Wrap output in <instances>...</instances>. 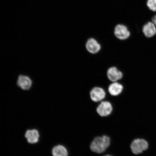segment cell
<instances>
[{"mask_svg": "<svg viewBox=\"0 0 156 156\" xmlns=\"http://www.w3.org/2000/svg\"><path fill=\"white\" fill-rule=\"evenodd\" d=\"M141 31L144 36L146 38H153L156 35V27L151 21H148L144 24Z\"/></svg>", "mask_w": 156, "mask_h": 156, "instance_id": "5", "label": "cell"}, {"mask_svg": "<svg viewBox=\"0 0 156 156\" xmlns=\"http://www.w3.org/2000/svg\"><path fill=\"white\" fill-rule=\"evenodd\" d=\"M151 21L154 24L156 27V13L152 17Z\"/></svg>", "mask_w": 156, "mask_h": 156, "instance_id": "13", "label": "cell"}, {"mask_svg": "<svg viewBox=\"0 0 156 156\" xmlns=\"http://www.w3.org/2000/svg\"><path fill=\"white\" fill-rule=\"evenodd\" d=\"M113 110L112 105L108 101H102L97 106L96 112L102 118H106L112 114Z\"/></svg>", "mask_w": 156, "mask_h": 156, "instance_id": "2", "label": "cell"}, {"mask_svg": "<svg viewBox=\"0 0 156 156\" xmlns=\"http://www.w3.org/2000/svg\"><path fill=\"white\" fill-rule=\"evenodd\" d=\"M25 136L29 143L34 144L38 141L40 134L36 129H29L25 133Z\"/></svg>", "mask_w": 156, "mask_h": 156, "instance_id": "9", "label": "cell"}, {"mask_svg": "<svg viewBox=\"0 0 156 156\" xmlns=\"http://www.w3.org/2000/svg\"><path fill=\"white\" fill-rule=\"evenodd\" d=\"M88 51L91 54H96L100 51L101 46L95 39L91 38L87 40L85 45Z\"/></svg>", "mask_w": 156, "mask_h": 156, "instance_id": "7", "label": "cell"}, {"mask_svg": "<svg viewBox=\"0 0 156 156\" xmlns=\"http://www.w3.org/2000/svg\"><path fill=\"white\" fill-rule=\"evenodd\" d=\"M111 144V138L108 136H98L91 142L90 148L93 153L104 155L110 147Z\"/></svg>", "mask_w": 156, "mask_h": 156, "instance_id": "1", "label": "cell"}, {"mask_svg": "<svg viewBox=\"0 0 156 156\" xmlns=\"http://www.w3.org/2000/svg\"><path fill=\"white\" fill-rule=\"evenodd\" d=\"M148 147L147 142L143 139H136L133 140L130 145V149L134 154L141 153Z\"/></svg>", "mask_w": 156, "mask_h": 156, "instance_id": "4", "label": "cell"}, {"mask_svg": "<svg viewBox=\"0 0 156 156\" xmlns=\"http://www.w3.org/2000/svg\"><path fill=\"white\" fill-rule=\"evenodd\" d=\"M123 76L122 72L116 67H111L107 70V77L112 82H115L122 79Z\"/></svg>", "mask_w": 156, "mask_h": 156, "instance_id": "8", "label": "cell"}, {"mask_svg": "<svg viewBox=\"0 0 156 156\" xmlns=\"http://www.w3.org/2000/svg\"><path fill=\"white\" fill-rule=\"evenodd\" d=\"M102 156H114L110 154H105L104 155Z\"/></svg>", "mask_w": 156, "mask_h": 156, "instance_id": "14", "label": "cell"}, {"mask_svg": "<svg viewBox=\"0 0 156 156\" xmlns=\"http://www.w3.org/2000/svg\"><path fill=\"white\" fill-rule=\"evenodd\" d=\"M52 153L53 156H68L69 152L67 148L62 145H58L52 148Z\"/></svg>", "mask_w": 156, "mask_h": 156, "instance_id": "11", "label": "cell"}, {"mask_svg": "<svg viewBox=\"0 0 156 156\" xmlns=\"http://www.w3.org/2000/svg\"><path fill=\"white\" fill-rule=\"evenodd\" d=\"M114 34L116 37L120 40H127L131 35L128 27L122 24H118L115 27Z\"/></svg>", "mask_w": 156, "mask_h": 156, "instance_id": "3", "label": "cell"}, {"mask_svg": "<svg viewBox=\"0 0 156 156\" xmlns=\"http://www.w3.org/2000/svg\"><path fill=\"white\" fill-rule=\"evenodd\" d=\"M146 5L150 11L156 13V0H147Z\"/></svg>", "mask_w": 156, "mask_h": 156, "instance_id": "12", "label": "cell"}, {"mask_svg": "<svg viewBox=\"0 0 156 156\" xmlns=\"http://www.w3.org/2000/svg\"><path fill=\"white\" fill-rule=\"evenodd\" d=\"M90 94L91 100L95 102H101L106 96L104 90L99 87H94L90 91Z\"/></svg>", "mask_w": 156, "mask_h": 156, "instance_id": "6", "label": "cell"}, {"mask_svg": "<svg viewBox=\"0 0 156 156\" xmlns=\"http://www.w3.org/2000/svg\"><path fill=\"white\" fill-rule=\"evenodd\" d=\"M123 87L121 84L115 82L111 84L108 87L109 93L112 96H116L122 93L123 90Z\"/></svg>", "mask_w": 156, "mask_h": 156, "instance_id": "10", "label": "cell"}]
</instances>
